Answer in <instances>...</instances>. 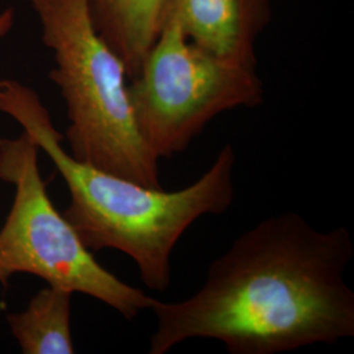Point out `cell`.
<instances>
[{
    "instance_id": "obj_2",
    "label": "cell",
    "mask_w": 354,
    "mask_h": 354,
    "mask_svg": "<svg viewBox=\"0 0 354 354\" xmlns=\"http://www.w3.org/2000/svg\"><path fill=\"white\" fill-rule=\"evenodd\" d=\"M0 112L20 124L64 177L70 203L62 214L83 244L89 251L125 253L150 290L171 286L172 253L185 231L201 216L226 213L234 203L236 155L230 143L198 180L167 192L76 160L37 93L16 80H0Z\"/></svg>"
},
{
    "instance_id": "obj_6",
    "label": "cell",
    "mask_w": 354,
    "mask_h": 354,
    "mask_svg": "<svg viewBox=\"0 0 354 354\" xmlns=\"http://www.w3.org/2000/svg\"><path fill=\"white\" fill-rule=\"evenodd\" d=\"M185 37L228 64L256 70V41L270 21L269 0H167Z\"/></svg>"
},
{
    "instance_id": "obj_1",
    "label": "cell",
    "mask_w": 354,
    "mask_h": 354,
    "mask_svg": "<svg viewBox=\"0 0 354 354\" xmlns=\"http://www.w3.org/2000/svg\"><path fill=\"white\" fill-rule=\"evenodd\" d=\"M349 230L319 231L302 215L269 216L244 231L209 266L201 289L158 301L149 353L178 344L222 342L230 354H279L354 337Z\"/></svg>"
},
{
    "instance_id": "obj_5",
    "label": "cell",
    "mask_w": 354,
    "mask_h": 354,
    "mask_svg": "<svg viewBox=\"0 0 354 354\" xmlns=\"http://www.w3.org/2000/svg\"><path fill=\"white\" fill-rule=\"evenodd\" d=\"M127 84L136 124L160 160L185 151L216 115L256 108L264 87L256 70L228 64L193 44L171 15Z\"/></svg>"
},
{
    "instance_id": "obj_9",
    "label": "cell",
    "mask_w": 354,
    "mask_h": 354,
    "mask_svg": "<svg viewBox=\"0 0 354 354\" xmlns=\"http://www.w3.org/2000/svg\"><path fill=\"white\" fill-rule=\"evenodd\" d=\"M15 23V11L12 8H8L0 13V38L4 37L10 33Z\"/></svg>"
},
{
    "instance_id": "obj_8",
    "label": "cell",
    "mask_w": 354,
    "mask_h": 354,
    "mask_svg": "<svg viewBox=\"0 0 354 354\" xmlns=\"http://www.w3.org/2000/svg\"><path fill=\"white\" fill-rule=\"evenodd\" d=\"M73 294L49 285L32 298L26 311L7 317L23 353H75L71 333Z\"/></svg>"
},
{
    "instance_id": "obj_3",
    "label": "cell",
    "mask_w": 354,
    "mask_h": 354,
    "mask_svg": "<svg viewBox=\"0 0 354 354\" xmlns=\"http://www.w3.org/2000/svg\"><path fill=\"white\" fill-rule=\"evenodd\" d=\"M54 51L49 74L66 102L67 140L76 160L163 188L159 160L140 137L122 61L96 30L89 0H29Z\"/></svg>"
},
{
    "instance_id": "obj_7",
    "label": "cell",
    "mask_w": 354,
    "mask_h": 354,
    "mask_svg": "<svg viewBox=\"0 0 354 354\" xmlns=\"http://www.w3.org/2000/svg\"><path fill=\"white\" fill-rule=\"evenodd\" d=\"M167 0H89L93 24L118 55L127 79L137 75L158 37Z\"/></svg>"
},
{
    "instance_id": "obj_4",
    "label": "cell",
    "mask_w": 354,
    "mask_h": 354,
    "mask_svg": "<svg viewBox=\"0 0 354 354\" xmlns=\"http://www.w3.org/2000/svg\"><path fill=\"white\" fill-rule=\"evenodd\" d=\"M38 150L26 131L0 140V178L16 189L0 230V282L29 273L50 286L89 295L127 320L151 310L156 299L100 266L55 209L39 175Z\"/></svg>"
}]
</instances>
